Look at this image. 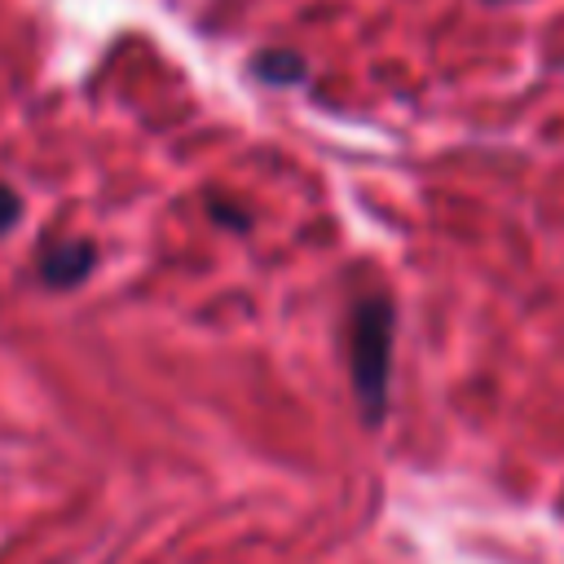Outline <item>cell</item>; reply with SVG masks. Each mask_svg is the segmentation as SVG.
I'll return each mask as SVG.
<instances>
[{
    "label": "cell",
    "mask_w": 564,
    "mask_h": 564,
    "mask_svg": "<svg viewBox=\"0 0 564 564\" xmlns=\"http://www.w3.org/2000/svg\"><path fill=\"white\" fill-rule=\"evenodd\" d=\"M212 216H216V220H225V225H238V229L247 225V212H238V207H225V203H212Z\"/></svg>",
    "instance_id": "5b68a950"
},
{
    "label": "cell",
    "mask_w": 564,
    "mask_h": 564,
    "mask_svg": "<svg viewBox=\"0 0 564 564\" xmlns=\"http://www.w3.org/2000/svg\"><path fill=\"white\" fill-rule=\"evenodd\" d=\"M18 216H22V198H18V194H13V189L0 181V234H4V229H9Z\"/></svg>",
    "instance_id": "277c9868"
},
{
    "label": "cell",
    "mask_w": 564,
    "mask_h": 564,
    "mask_svg": "<svg viewBox=\"0 0 564 564\" xmlns=\"http://www.w3.org/2000/svg\"><path fill=\"white\" fill-rule=\"evenodd\" d=\"M260 75H269V79H300L304 66L295 57H286V53H264L260 57Z\"/></svg>",
    "instance_id": "3957f363"
},
{
    "label": "cell",
    "mask_w": 564,
    "mask_h": 564,
    "mask_svg": "<svg viewBox=\"0 0 564 564\" xmlns=\"http://www.w3.org/2000/svg\"><path fill=\"white\" fill-rule=\"evenodd\" d=\"M392 304L383 295H361L348 322V361L361 414L370 423L383 419L388 405V370H392Z\"/></svg>",
    "instance_id": "6da1fadb"
},
{
    "label": "cell",
    "mask_w": 564,
    "mask_h": 564,
    "mask_svg": "<svg viewBox=\"0 0 564 564\" xmlns=\"http://www.w3.org/2000/svg\"><path fill=\"white\" fill-rule=\"evenodd\" d=\"M93 260H97V247L93 242H84V238H57L53 247L40 251V273L53 286H75V282L88 278Z\"/></svg>",
    "instance_id": "7a4b0ae2"
}]
</instances>
